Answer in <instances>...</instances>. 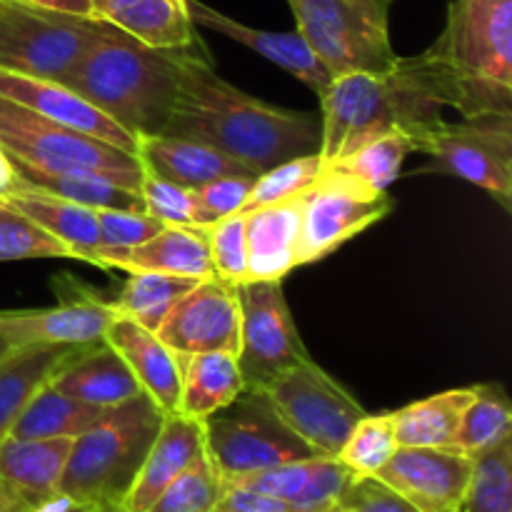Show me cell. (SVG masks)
<instances>
[{
    "instance_id": "6da1fadb",
    "label": "cell",
    "mask_w": 512,
    "mask_h": 512,
    "mask_svg": "<svg viewBox=\"0 0 512 512\" xmlns=\"http://www.w3.org/2000/svg\"><path fill=\"white\" fill-rule=\"evenodd\" d=\"M163 133L213 145L258 173L320 148L318 120L230 85L215 73L203 40L180 55L178 90Z\"/></svg>"
},
{
    "instance_id": "7a4b0ae2",
    "label": "cell",
    "mask_w": 512,
    "mask_h": 512,
    "mask_svg": "<svg viewBox=\"0 0 512 512\" xmlns=\"http://www.w3.org/2000/svg\"><path fill=\"white\" fill-rule=\"evenodd\" d=\"M418 63L435 100L463 118L512 115V0H450L443 33Z\"/></svg>"
},
{
    "instance_id": "3957f363",
    "label": "cell",
    "mask_w": 512,
    "mask_h": 512,
    "mask_svg": "<svg viewBox=\"0 0 512 512\" xmlns=\"http://www.w3.org/2000/svg\"><path fill=\"white\" fill-rule=\"evenodd\" d=\"M320 165L348 158L385 133H403L423 153L430 135L445 123L443 105L430 93L415 58L395 60L388 73H345L320 98Z\"/></svg>"
},
{
    "instance_id": "277c9868",
    "label": "cell",
    "mask_w": 512,
    "mask_h": 512,
    "mask_svg": "<svg viewBox=\"0 0 512 512\" xmlns=\"http://www.w3.org/2000/svg\"><path fill=\"white\" fill-rule=\"evenodd\" d=\"M185 48H153L98 20L93 40L63 85L83 95L135 138L158 135L173 108Z\"/></svg>"
},
{
    "instance_id": "5b68a950",
    "label": "cell",
    "mask_w": 512,
    "mask_h": 512,
    "mask_svg": "<svg viewBox=\"0 0 512 512\" xmlns=\"http://www.w3.org/2000/svg\"><path fill=\"white\" fill-rule=\"evenodd\" d=\"M163 418L158 403L145 393L110 408L73 440L60 493L98 512L120 510Z\"/></svg>"
},
{
    "instance_id": "8992f818",
    "label": "cell",
    "mask_w": 512,
    "mask_h": 512,
    "mask_svg": "<svg viewBox=\"0 0 512 512\" xmlns=\"http://www.w3.org/2000/svg\"><path fill=\"white\" fill-rule=\"evenodd\" d=\"M0 148L10 160L50 173L100 175L138 193L143 183L138 155L40 118L5 98H0Z\"/></svg>"
},
{
    "instance_id": "52a82bcc",
    "label": "cell",
    "mask_w": 512,
    "mask_h": 512,
    "mask_svg": "<svg viewBox=\"0 0 512 512\" xmlns=\"http://www.w3.org/2000/svg\"><path fill=\"white\" fill-rule=\"evenodd\" d=\"M298 33L333 78L345 73H388L393 0H288Z\"/></svg>"
},
{
    "instance_id": "ba28073f",
    "label": "cell",
    "mask_w": 512,
    "mask_h": 512,
    "mask_svg": "<svg viewBox=\"0 0 512 512\" xmlns=\"http://www.w3.org/2000/svg\"><path fill=\"white\" fill-rule=\"evenodd\" d=\"M203 428L205 455L223 485L295 460L318 458V453L283 423L263 390L245 388L233 403L203 420Z\"/></svg>"
},
{
    "instance_id": "9c48e42d",
    "label": "cell",
    "mask_w": 512,
    "mask_h": 512,
    "mask_svg": "<svg viewBox=\"0 0 512 512\" xmlns=\"http://www.w3.org/2000/svg\"><path fill=\"white\" fill-rule=\"evenodd\" d=\"M95 18L0 0V68L63 83L93 40Z\"/></svg>"
},
{
    "instance_id": "30bf717a",
    "label": "cell",
    "mask_w": 512,
    "mask_h": 512,
    "mask_svg": "<svg viewBox=\"0 0 512 512\" xmlns=\"http://www.w3.org/2000/svg\"><path fill=\"white\" fill-rule=\"evenodd\" d=\"M283 423L318 455L338 458L365 410L313 358L293 365L263 388Z\"/></svg>"
},
{
    "instance_id": "8fae6325",
    "label": "cell",
    "mask_w": 512,
    "mask_h": 512,
    "mask_svg": "<svg viewBox=\"0 0 512 512\" xmlns=\"http://www.w3.org/2000/svg\"><path fill=\"white\" fill-rule=\"evenodd\" d=\"M423 153L430 163L418 173L463 178L488 190L503 210H512V115L483 113L443 123Z\"/></svg>"
},
{
    "instance_id": "7c38bea8",
    "label": "cell",
    "mask_w": 512,
    "mask_h": 512,
    "mask_svg": "<svg viewBox=\"0 0 512 512\" xmlns=\"http://www.w3.org/2000/svg\"><path fill=\"white\" fill-rule=\"evenodd\" d=\"M240 300L238 365L245 388L263 390L293 365L310 360L280 280L235 285Z\"/></svg>"
},
{
    "instance_id": "4fadbf2b",
    "label": "cell",
    "mask_w": 512,
    "mask_h": 512,
    "mask_svg": "<svg viewBox=\"0 0 512 512\" xmlns=\"http://www.w3.org/2000/svg\"><path fill=\"white\" fill-rule=\"evenodd\" d=\"M175 355L233 353L240 350V300L235 285L205 278L170 310L158 330Z\"/></svg>"
},
{
    "instance_id": "5bb4252c",
    "label": "cell",
    "mask_w": 512,
    "mask_h": 512,
    "mask_svg": "<svg viewBox=\"0 0 512 512\" xmlns=\"http://www.w3.org/2000/svg\"><path fill=\"white\" fill-rule=\"evenodd\" d=\"M393 208L395 203L388 193L365 198L335 185L315 183L305 195L298 268L328 258L350 238L383 220Z\"/></svg>"
},
{
    "instance_id": "9a60e30c",
    "label": "cell",
    "mask_w": 512,
    "mask_h": 512,
    "mask_svg": "<svg viewBox=\"0 0 512 512\" xmlns=\"http://www.w3.org/2000/svg\"><path fill=\"white\" fill-rule=\"evenodd\" d=\"M473 458L450 448H398L375 473L420 512H455L463 503Z\"/></svg>"
},
{
    "instance_id": "2e32d148",
    "label": "cell",
    "mask_w": 512,
    "mask_h": 512,
    "mask_svg": "<svg viewBox=\"0 0 512 512\" xmlns=\"http://www.w3.org/2000/svg\"><path fill=\"white\" fill-rule=\"evenodd\" d=\"M70 438H18L0 440V510L33 512L60 493Z\"/></svg>"
},
{
    "instance_id": "e0dca14e",
    "label": "cell",
    "mask_w": 512,
    "mask_h": 512,
    "mask_svg": "<svg viewBox=\"0 0 512 512\" xmlns=\"http://www.w3.org/2000/svg\"><path fill=\"white\" fill-rule=\"evenodd\" d=\"M115 310L93 295H63L53 308L0 310V333L20 345H95L105 340Z\"/></svg>"
},
{
    "instance_id": "ac0fdd59",
    "label": "cell",
    "mask_w": 512,
    "mask_h": 512,
    "mask_svg": "<svg viewBox=\"0 0 512 512\" xmlns=\"http://www.w3.org/2000/svg\"><path fill=\"white\" fill-rule=\"evenodd\" d=\"M0 98L13 100L23 108L33 110L40 118L53 120V123L73 128L78 133L93 135V138L105 140L110 145L128 150L135 155L138 138L133 133L115 123L110 115L95 108L93 103L75 93L73 88L55 80L33 78V75L15 73V70L0 68Z\"/></svg>"
},
{
    "instance_id": "d6986e66",
    "label": "cell",
    "mask_w": 512,
    "mask_h": 512,
    "mask_svg": "<svg viewBox=\"0 0 512 512\" xmlns=\"http://www.w3.org/2000/svg\"><path fill=\"white\" fill-rule=\"evenodd\" d=\"M90 265L100 270H123V273H160L195 280L213 278L205 228H190V225H165L158 235L133 248H98L90 258Z\"/></svg>"
},
{
    "instance_id": "ffe728a7",
    "label": "cell",
    "mask_w": 512,
    "mask_h": 512,
    "mask_svg": "<svg viewBox=\"0 0 512 512\" xmlns=\"http://www.w3.org/2000/svg\"><path fill=\"white\" fill-rule=\"evenodd\" d=\"M188 15L193 25L215 30V33L255 50L278 68L288 70L293 78H298L300 83L315 90L318 98H323L325 90L333 83V75L325 70V65L320 63L318 55L310 50V45L305 43L298 30L295 33H273V30L253 28V25H245L240 20H233L230 15L220 13V10L210 8L203 0H188Z\"/></svg>"
},
{
    "instance_id": "44dd1931",
    "label": "cell",
    "mask_w": 512,
    "mask_h": 512,
    "mask_svg": "<svg viewBox=\"0 0 512 512\" xmlns=\"http://www.w3.org/2000/svg\"><path fill=\"white\" fill-rule=\"evenodd\" d=\"M200 458H205L203 420L188 418L183 413H165L163 425H160L120 510L148 512L158 495Z\"/></svg>"
},
{
    "instance_id": "7402d4cb",
    "label": "cell",
    "mask_w": 512,
    "mask_h": 512,
    "mask_svg": "<svg viewBox=\"0 0 512 512\" xmlns=\"http://www.w3.org/2000/svg\"><path fill=\"white\" fill-rule=\"evenodd\" d=\"M350 478L353 473L338 458L318 455V458L295 460L278 468L243 475L225 485H240V488L273 495L300 512H335V505L343 490L348 488Z\"/></svg>"
},
{
    "instance_id": "603a6c76",
    "label": "cell",
    "mask_w": 512,
    "mask_h": 512,
    "mask_svg": "<svg viewBox=\"0 0 512 512\" xmlns=\"http://www.w3.org/2000/svg\"><path fill=\"white\" fill-rule=\"evenodd\" d=\"M305 195L308 190L245 215L248 280H283L298 268Z\"/></svg>"
},
{
    "instance_id": "cb8c5ba5",
    "label": "cell",
    "mask_w": 512,
    "mask_h": 512,
    "mask_svg": "<svg viewBox=\"0 0 512 512\" xmlns=\"http://www.w3.org/2000/svg\"><path fill=\"white\" fill-rule=\"evenodd\" d=\"M105 343L125 360L138 378L145 395L158 403L163 413H178L180 403V358L160 340L158 333L135 320L115 315L105 330Z\"/></svg>"
},
{
    "instance_id": "d4e9b609",
    "label": "cell",
    "mask_w": 512,
    "mask_h": 512,
    "mask_svg": "<svg viewBox=\"0 0 512 512\" xmlns=\"http://www.w3.org/2000/svg\"><path fill=\"white\" fill-rule=\"evenodd\" d=\"M135 155L143 165V173L185 185V188H200L225 175H253V178L260 175L258 170L220 153L213 145L180 138V135H140Z\"/></svg>"
},
{
    "instance_id": "484cf974",
    "label": "cell",
    "mask_w": 512,
    "mask_h": 512,
    "mask_svg": "<svg viewBox=\"0 0 512 512\" xmlns=\"http://www.w3.org/2000/svg\"><path fill=\"white\" fill-rule=\"evenodd\" d=\"M50 385L95 408H115L143 393L138 378L105 340L80 350Z\"/></svg>"
},
{
    "instance_id": "4316f807",
    "label": "cell",
    "mask_w": 512,
    "mask_h": 512,
    "mask_svg": "<svg viewBox=\"0 0 512 512\" xmlns=\"http://www.w3.org/2000/svg\"><path fill=\"white\" fill-rule=\"evenodd\" d=\"M88 345H20L0 358V440L40 388Z\"/></svg>"
},
{
    "instance_id": "83f0119b",
    "label": "cell",
    "mask_w": 512,
    "mask_h": 512,
    "mask_svg": "<svg viewBox=\"0 0 512 512\" xmlns=\"http://www.w3.org/2000/svg\"><path fill=\"white\" fill-rule=\"evenodd\" d=\"M93 18L153 48H185L200 40L188 15V0H90Z\"/></svg>"
},
{
    "instance_id": "f1b7e54d",
    "label": "cell",
    "mask_w": 512,
    "mask_h": 512,
    "mask_svg": "<svg viewBox=\"0 0 512 512\" xmlns=\"http://www.w3.org/2000/svg\"><path fill=\"white\" fill-rule=\"evenodd\" d=\"M3 203L18 210L28 220H33L38 228H43L45 233L60 240L65 248H70L73 260L90 263L93 253L100 248L98 210L40 193V190L20 183H13V190L5 195Z\"/></svg>"
},
{
    "instance_id": "f546056e",
    "label": "cell",
    "mask_w": 512,
    "mask_h": 512,
    "mask_svg": "<svg viewBox=\"0 0 512 512\" xmlns=\"http://www.w3.org/2000/svg\"><path fill=\"white\" fill-rule=\"evenodd\" d=\"M413 153V143L403 133H385L360 145L355 153L333 165H320L315 183L335 185L350 193L373 195L388 193L390 185L398 180L405 155Z\"/></svg>"
},
{
    "instance_id": "4dcf8cb0",
    "label": "cell",
    "mask_w": 512,
    "mask_h": 512,
    "mask_svg": "<svg viewBox=\"0 0 512 512\" xmlns=\"http://www.w3.org/2000/svg\"><path fill=\"white\" fill-rule=\"evenodd\" d=\"M180 358V403L178 413L195 420H208L210 415L233 403L245 390L238 355L203 353L178 355Z\"/></svg>"
},
{
    "instance_id": "1f68e13d",
    "label": "cell",
    "mask_w": 512,
    "mask_h": 512,
    "mask_svg": "<svg viewBox=\"0 0 512 512\" xmlns=\"http://www.w3.org/2000/svg\"><path fill=\"white\" fill-rule=\"evenodd\" d=\"M475 393L478 385L445 390L390 413L398 448H448Z\"/></svg>"
},
{
    "instance_id": "d6a6232c",
    "label": "cell",
    "mask_w": 512,
    "mask_h": 512,
    "mask_svg": "<svg viewBox=\"0 0 512 512\" xmlns=\"http://www.w3.org/2000/svg\"><path fill=\"white\" fill-rule=\"evenodd\" d=\"M10 160V158H8ZM15 183L28 185L40 193L55 195V198L70 200V203L85 205L93 210H135L145 213L143 195L138 190L123 188L108 178L88 173H50V170L30 168V165L10 160Z\"/></svg>"
},
{
    "instance_id": "836d02e7",
    "label": "cell",
    "mask_w": 512,
    "mask_h": 512,
    "mask_svg": "<svg viewBox=\"0 0 512 512\" xmlns=\"http://www.w3.org/2000/svg\"><path fill=\"white\" fill-rule=\"evenodd\" d=\"M110 408H95V405L75 400L60 393L53 385H45L33 395L20 418L15 420L10 435L18 438H70L75 440L85 430L93 428Z\"/></svg>"
},
{
    "instance_id": "e575fe53",
    "label": "cell",
    "mask_w": 512,
    "mask_h": 512,
    "mask_svg": "<svg viewBox=\"0 0 512 512\" xmlns=\"http://www.w3.org/2000/svg\"><path fill=\"white\" fill-rule=\"evenodd\" d=\"M195 278H178V275L160 273H130L118 298L113 300L115 315L135 320L143 328L158 333L160 325L170 315V310L198 285Z\"/></svg>"
},
{
    "instance_id": "d590c367",
    "label": "cell",
    "mask_w": 512,
    "mask_h": 512,
    "mask_svg": "<svg viewBox=\"0 0 512 512\" xmlns=\"http://www.w3.org/2000/svg\"><path fill=\"white\" fill-rule=\"evenodd\" d=\"M505 438H512V410L503 385H478V393H475L473 403L465 408L458 433L448 448L465 458H475V455L500 445Z\"/></svg>"
},
{
    "instance_id": "8d00e7d4",
    "label": "cell",
    "mask_w": 512,
    "mask_h": 512,
    "mask_svg": "<svg viewBox=\"0 0 512 512\" xmlns=\"http://www.w3.org/2000/svg\"><path fill=\"white\" fill-rule=\"evenodd\" d=\"M458 512H512V438L475 455Z\"/></svg>"
},
{
    "instance_id": "74e56055",
    "label": "cell",
    "mask_w": 512,
    "mask_h": 512,
    "mask_svg": "<svg viewBox=\"0 0 512 512\" xmlns=\"http://www.w3.org/2000/svg\"><path fill=\"white\" fill-rule=\"evenodd\" d=\"M395 450H398V440H395L393 415L365 413L358 420V425L350 430L348 440L340 448L338 460L353 475H375L388 463Z\"/></svg>"
},
{
    "instance_id": "f35d334b",
    "label": "cell",
    "mask_w": 512,
    "mask_h": 512,
    "mask_svg": "<svg viewBox=\"0 0 512 512\" xmlns=\"http://www.w3.org/2000/svg\"><path fill=\"white\" fill-rule=\"evenodd\" d=\"M320 175V155H300V158H290L285 163L273 165L265 173L255 178L253 188H250L248 198H245L243 208L238 213L248 215L250 210L263 208V205L278 203V200L293 198V195L305 193L315 185Z\"/></svg>"
},
{
    "instance_id": "ab89813d",
    "label": "cell",
    "mask_w": 512,
    "mask_h": 512,
    "mask_svg": "<svg viewBox=\"0 0 512 512\" xmlns=\"http://www.w3.org/2000/svg\"><path fill=\"white\" fill-rule=\"evenodd\" d=\"M220 493H223V480L205 455L188 470H183L158 495L148 512H213Z\"/></svg>"
},
{
    "instance_id": "60d3db41",
    "label": "cell",
    "mask_w": 512,
    "mask_h": 512,
    "mask_svg": "<svg viewBox=\"0 0 512 512\" xmlns=\"http://www.w3.org/2000/svg\"><path fill=\"white\" fill-rule=\"evenodd\" d=\"M33 258H73V253L33 220L0 203V263Z\"/></svg>"
},
{
    "instance_id": "b9f144b4",
    "label": "cell",
    "mask_w": 512,
    "mask_h": 512,
    "mask_svg": "<svg viewBox=\"0 0 512 512\" xmlns=\"http://www.w3.org/2000/svg\"><path fill=\"white\" fill-rule=\"evenodd\" d=\"M140 195H143L145 213L153 215L163 225H190V228H210L203 208L198 203L195 188L170 183V180L155 178V175L143 173L140 183Z\"/></svg>"
},
{
    "instance_id": "7bdbcfd3",
    "label": "cell",
    "mask_w": 512,
    "mask_h": 512,
    "mask_svg": "<svg viewBox=\"0 0 512 512\" xmlns=\"http://www.w3.org/2000/svg\"><path fill=\"white\" fill-rule=\"evenodd\" d=\"M213 275L223 283L240 285L248 280V248H245V215L233 213L205 228Z\"/></svg>"
},
{
    "instance_id": "ee69618b",
    "label": "cell",
    "mask_w": 512,
    "mask_h": 512,
    "mask_svg": "<svg viewBox=\"0 0 512 512\" xmlns=\"http://www.w3.org/2000/svg\"><path fill=\"white\" fill-rule=\"evenodd\" d=\"M335 512H420L398 490L375 475H353L340 495Z\"/></svg>"
},
{
    "instance_id": "f6af8a7d",
    "label": "cell",
    "mask_w": 512,
    "mask_h": 512,
    "mask_svg": "<svg viewBox=\"0 0 512 512\" xmlns=\"http://www.w3.org/2000/svg\"><path fill=\"white\" fill-rule=\"evenodd\" d=\"M100 248L120 250L145 243L165 228L160 220L135 210H98Z\"/></svg>"
},
{
    "instance_id": "bcb514c9",
    "label": "cell",
    "mask_w": 512,
    "mask_h": 512,
    "mask_svg": "<svg viewBox=\"0 0 512 512\" xmlns=\"http://www.w3.org/2000/svg\"><path fill=\"white\" fill-rule=\"evenodd\" d=\"M253 183H255L253 175H225V178H215L210 180V183L195 188V193H198V203L200 208H203L208 223L215 225L218 220L238 213V210L243 208Z\"/></svg>"
},
{
    "instance_id": "7dc6e473",
    "label": "cell",
    "mask_w": 512,
    "mask_h": 512,
    "mask_svg": "<svg viewBox=\"0 0 512 512\" xmlns=\"http://www.w3.org/2000/svg\"><path fill=\"white\" fill-rule=\"evenodd\" d=\"M213 512H300L293 505L273 498V495L258 493V490L240 488V485H223L218 503Z\"/></svg>"
},
{
    "instance_id": "c3c4849f",
    "label": "cell",
    "mask_w": 512,
    "mask_h": 512,
    "mask_svg": "<svg viewBox=\"0 0 512 512\" xmlns=\"http://www.w3.org/2000/svg\"><path fill=\"white\" fill-rule=\"evenodd\" d=\"M13 3L28 5V8L53 10V13L78 15V18H93V5H90V0H13Z\"/></svg>"
},
{
    "instance_id": "681fc988",
    "label": "cell",
    "mask_w": 512,
    "mask_h": 512,
    "mask_svg": "<svg viewBox=\"0 0 512 512\" xmlns=\"http://www.w3.org/2000/svg\"><path fill=\"white\" fill-rule=\"evenodd\" d=\"M33 512H98V510L90 508V505L85 503H78V500L68 498V495L58 493L55 498L45 500L43 505H38Z\"/></svg>"
},
{
    "instance_id": "f907efd6",
    "label": "cell",
    "mask_w": 512,
    "mask_h": 512,
    "mask_svg": "<svg viewBox=\"0 0 512 512\" xmlns=\"http://www.w3.org/2000/svg\"><path fill=\"white\" fill-rule=\"evenodd\" d=\"M13 183H15L13 168H10V160L8 155H5V150L0 148V200L13 190Z\"/></svg>"
},
{
    "instance_id": "816d5d0a",
    "label": "cell",
    "mask_w": 512,
    "mask_h": 512,
    "mask_svg": "<svg viewBox=\"0 0 512 512\" xmlns=\"http://www.w3.org/2000/svg\"><path fill=\"white\" fill-rule=\"evenodd\" d=\"M10 350H13V345H10V340L0 333V358H3V355H8Z\"/></svg>"
},
{
    "instance_id": "f5cc1de1",
    "label": "cell",
    "mask_w": 512,
    "mask_h": 512,
    "mask_svg": "<svg viewBox=\"0 0 512 512\" xmlns=\"http://www.w3.org/2000/svg\"><path fill=\"white\" fill-rule=\"evenodd\" d=\"M115 512H123V510H115Z\"/></svg>"
},
{
    "instance_id": "db71d44e",
    "label": "cell",
    "mask_w": 512,
    "mask_h": 512,
    "mask_svg": "<svg viewBox=\"0 0 512 512\" xmlns=\"http://www.w3.org/2000/svg\"><path fill=\"white\" fill-rule=\"evenodd\" d=\"M0 203H3V200H0Z\"/></svg>"
},
{
    "instance_id": "11a10c76",
    "label": "cell",
    "mask_w": 512,
    "mask_h": 512,
    "mask_svg": "<svg viewBox=\"0 0 512 512\" xmlns=\"http://www.w3.org/2000/svg\"><path fill=\"white\" fill-rule=\"evenodd\" d=\"M0 512H3V510H0Z\"/></svg>"
}]
</instances>
